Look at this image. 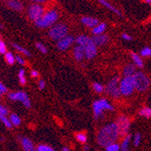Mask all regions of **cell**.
<instances>
[{
  "label": "cell",
  "instance_id": "cell-46",
  "mask_svg": "<svg viewBox=\"0 0 151 151\" xmlns=\"http://www.w3.org/2000/svg\"><path fill=\"white\" fill-rule=\"evenodd\" d=\"M144 2L148 4V5H151V0H144Z\"/></svg>",
  "mask_w": 151,
  "mask_h": 151
},
{
  "label": "cell",
  "instance_id": "cell-1",
  "mask_svg": "<svg viewBox=\"0 0 151 151\" xmlns=\"http://www.w3.org/2000/svg\"><path fill=\"white\" fill-rule=\"evenodd\" d=\"M119 137V131L116 122L109 123L100 129L97 135V142L100 146L106 147L115 143Z\"/></svg>",
  "mask_w": 151,
  "mask_h": 151
},
{
  "label": "cell",
  "instance_id": "cell-14",
  "mask_svg": "<svg viewBox=\"0 0 151 151\" xmlns=\"http://www.w3.org/2000/svg\"><path fill=\"white\" fill-rule=\"evenodd\" d=\"M73 56L77 62H81L83 61L86 56H85V52L84 49L80 45H76L73 48Z\"/></svg>",
  "mask_w": 151,
  "mask_h": 151
},
{
  "label": "cell",
  "instance_id": "cell-40",
  "mask_svg": "<svg viewBox=\"0 0 151 151\" xmlns=\"http://www.w3.org/2000/svg\"><path fill=\"white\" fill-rule=\"evenodd\" d=\"M16 62H17L19 64H21V65H24L25 64V61L22 58V57H20V56H18V55H17L16 56Z\"/></svg>",
  "mask_w": 151,
  "mask_h": 151
},
{
  "label": "cell",
  "instance_id": "cell-34",
  "mask_svg": "<svg viewBox=\"0 0 151 151\" xmlns=\"http://www.w3.org/2000/svg\"><path fill=\"white\" fill-rule=\"evenodd\" d=\"M36 151H54L51 147L46 146V145H40L38 146Z\"/></svg>",
  "mask_w": 151,
  "mask_h": 151
},
{
  "label": "cell",
  "instance_id": "cell-30",
  "mask_svg": "<svg viewBox=\"0 0 151 151\" xmlns=\"http://www.w3.org/2000/svg\"><path fill=\"white\" fill-rule=\"evenodd\" d=\"M106 151H120V145L118 143H112L105 147Z\"/></svg>",
  "mask_w": 151,
  "mask_h": 151
},
{
  "label": "cell",
  "instance_id": "cell-32",
  "mask_svg": "<svg viewBox=\"0 0 151 151\" xmlns=\"http://www.w3.org/2000/svg\"><path fill=\"white\" fill-rule=\"evenodd\" d=\"M140 56L142 57H149L151 56V48L144 47L140 50Z\"/></svg>",
  "mask_w": 151,
  "mask_h": 151
},
{
  "label": "cell",
  "instance_id": "cell-6",
  "mask_svg": "<svg viewBox=\"0 0 151 151\" xmlns=\"http://www.w3.org/2000/svg\"><path fill=\"white\" fill-rule=\"evenodd\" d=\"M134 82H135V88L139 92L146 91L150 86V80L149 78L141 72H137L136 74L133 76Z\"/></svg>",
  "mask_w": 151,
  "mask_h": 151
},
{
  "label": "cell",
  "instance_id": "cell-4",
  "mask_svg": "<svg viewBox=\"0 0 151 151\" xmlns=\"http://www.w3.org/2000/svg\"><path fill=\"white\" fill-rule=\"evenodd\" d=\"M92 109H93L94 119H98L103 115L105 111H111L114 109V108L106 99H101V100H98V101H95L93 102Z\"/></svg>",
  "mask_w": 151,
  "mask_h": 151
},
{
  "label": "cell",
  "instance_id": "cell-47",
  "mask_svg": "<svg viewBox=\"0 0 151 151\" xmlns=\"http://www.w3.org/2000/svg\"><path fill=\"white\" fill-rule=\"evenodd\" d=\"M0 27H1V29H3V27H4V25H3V24H0Z\"/></svg>",
  "mask_w": 151,
  "mask_h": 151
},
{
  "label": "cell",
  "instance_id": "cell-13",
  "mask_svg": "<svg viewBox=\"0 0 151 151\" xmlns=\"http://www.w3.org/2000/svg\"><path fill=\"white\" fill-rule=\"evenodd\" d=\"M91 38H92L93 43L96 45L97 47L98 46H103V45H107L109 41V37L105 34L99 35H93Z\"/></svg>",
  "mask_w": 151,
  "mask_h": 151
},
{
  "label": "cell",
  "instance_id": "cell-25",
  "mask_svg": "<svg viewBox=\"0 0 151 151\" xmlns=\"http://www.w3.org/2000/svg\"><path fill=\"white\" fill-rule=\"evenodd\" d=\"M75 138L77 139V141H79L81 144H85L87 142V135L84 132H79L75 135Z\"/></svg>",
  "mask_w": 151,
  "mask_h": 151
},
{
  "label": "cell",
  "instance_id": "cell-3",
  "mask_svg": "<svg viewBox=\"0 0 151 151\" xmlns=\"http://www.w3.org/2000/svg\"><path fill=\"white\" fill-rule=\"evenodd\" d=\"M59 18V14L56 10H50L41 17L39 20L35 22V26L38 28H47V27H52Z\"/></svg>",
  "mask_w": 151,
  "mask_h": 151
},
{
  "label": "cell",
  "instance_id": "cell-18",
  "mask_svg": "<svg viewBox=\"0 0 151 151\" xmlns=\"http://www.w3.org/2000/svg\"><path fill=\"white\" fill-rule=\"evenodd\" d=\"M6 5L9 8L15 11H17V12H21L24 9L23 4L20 1H18V0H7Z\"/></svg>",
  "mask_w": 151,
  "mask_h": 151
},
{
  "label": "cell",
  "instance_id": "cell-39",
  "mask_svg": "<svg viewBox=\"0 0 151 151\" xmlns=\"http://www.w3.org/2000/svg\"><path fill=\"white\" fill-rule=\"evenodd\" d=\"M7 91V89L6 87L2 83L1 81H0V94H4Z\"/></svg>",
  "mask_w": 151,
  "mask_h": 151
},
{
  "label": "cell",
  "instance_id": "cell-16",
  "mask_svg": "<svg viewBox=\"0 0 151 151\" xmlns=\"http://www.w3.org/2000/svg\"><path fill=\"white\" fill-rule=\"evenodd\" d=\"M137 73V67L135 64L129 63L123 68L122 74L124 77H133Z\"/></svg>",
  "mask_w": 151,
  "mask_h": 151
},
{
  "label": "cell",
  "instance_id": "cell-11",
  "mask_svg": "<svg viewBox=\"0 0 151 151\" xmlns=\"http://www.w3.org/2000/svg\"><path fill=\"white\" fill-rule=\"evenodd\" d=\"M8 97L11 101H21L26 108H31V101L27 94L24 91H17L9 93Z\"/></svg>",
  "mask_w": 151,
  "mask_h": 151
},
{
  "label": "cell",
  "instance_id": "cell-5",
  "mask_svg": "<svg viewBox=\"0 0 151 151\" xmlns=\"http://www.w3.org/2000/svg\"><path fill=\"white\" fill-rule=\"evenodd\" d=\"M68 33H69V29L65 24H56L51 27L48 35L52 40L58 42L61 39L67 36Z\"/></svg>",
  "mask_w": 151,
  "mask_h": 151
},
{
  "label": "cell",
  "instance_id": "cell-36",
  "mask_svg": "<svg viewBox=\"0 0 151 151\" xmlns=\"http://www.w3.org/2000/svg\"><path fill=\"white\" fill-rule=\"evenodd\" d=\"M0 53L1 54L6 53V46L4 43V41L1 38H0Z\"/></svg>",
  "mask_w": 151,
  "mask_h": 151
},
{
  "label": "cell",
  "instance_id": "cell-38",
  "mask_svg": "<svg viewBox=\"0 0 151 151\" xmlns=\"http://www.w3.org/2000/svg\"><path fill=\"white\" fill-rule=\"evenodd\" d=\"M121 38L123 40H125V41H131L132 40V36L129 35V34H126V33H123L121 35Z\"/></svg>",
  "mask_w": 151,
  "mask_h": 151
},
{
  "label": "cell",
  "instance_id": "cell-24",
  "mask_svg": "<svg viewBox=\"0 0 151 151\" xmlns=\"http://www.w3.org/2000/svg\"><path fill=\"white\" fill-rule=\"evenodd\" d=\"M139 115L140 117H144L147 119L151 118V108L149 107H144L139 111Z\"/></svg>",
  "mask_w": 151,
  "mask_h": 151
},
{
  "label": "cell",
  "instance_id": "cell-2",
  "mask_svg": "<svg viewBox=\"0 0 151 151\" xmlns=\"http://www.w3.org/2000/svg\"><path fill=\"white\" fill-rule=\"evenodd\" d=\"M75 43L77 45L81 46L84 49L86 59L91 60L97 54V46L93 43L92 38L85 35H80L75 38Z\"/></svg>",
  "mask_w": 151,
  "mask_h": 151
},
{
  "label": "cell",
  "instance_id": "cell-22",
  "mask_svg": "<svg viewBox=\"0 0 151 151\" xmlns=\"http://www.w3.org/2000/svg\"><path fill=\"white\" fill-rule=\"evenodd\" d=\"M130 140H131V136H130V135L128 134L126 137H124V139H122V142H121V144H120V151L129 149Z\"/></svg>",
  "mask_w": 151,
  "mask_h": 151
},
{
  "label": "cell",
  "instance_id": "cell-23",
  "mask_svg": "<svg viewBox=\"0 0 151 151\" xmlns=\"http://www.w3.org/2000/svg\"><path fill=\"white\" fill-rule=\"evenodd\" d=\"M10 121L12 123V125L13 126H15V127H18L21 125V119L18 117V115H17L16 113H12L10 115Z\"/></svg>",
  "mask_w": 151,
  "mask_h": 151
},
{
  "label": "cell",
  "instance_id": "cell-43",
  "mask_svg": "<svg viewBox=\"0 0 151 151\" xmlns=\"http://www.w3.org/2000/svg\"><path fill=\"white\" fill-rule=\"evenodd\" d=\"M31 1H34L35 3H44V2L47 1V0H31Z\"/></svg>",
  "mask_w": 151,
  "mask_h": 151
},
{
  "label": "cell",
  "instance_id": "cell-17",
  "mask_svg": "<svg viewBox=\"0 0 151 151\" xmlns=\"http://www.w3.org/2000/svg\"><path fill=\"white\" fill-rule=\"evenodd\" d=\"M21 144L24 151H36L33 141L28 138H25V137L24 138H22Z\"/></svg>",
  "mask_w": 151,
  "mask_h": 151
},
{
  "label": "cell",
  "instance_id": "cell-26",
  "mask_svg": "<svg viewBox=\"0 0 151 151\" xmlns=\"http://www.w3.org/2000/svg\"><path fill=\"white\" fill-rule=\"evenodd\" d=\"M92 89L96 93H102L105 91V87L101 83H99V82H93Z\"/></svg>",
  "mask_w": 151,
  "mask_h": 151
},
{
  "label": "cell",
  "instance_id": "cell-7",
  "mask_svg": "<svg viewBox=\"0 0 151 151\" xmlns=\"http://www.w3.org/2000/svg\"><path fill=\"white\" fill-rule=\"evenodd\" d=\"M119 87L122 96L128 97V96L132 95L134 93V91L136 90L133 77H123L122 79H120Z\"/></svg>",
  "mask_w": 151,
  "mask_h": 151
},
{
  "label": "cell",
  "instance_id": "cell-48",
  "mask_svg": "<svg viewBox=\"0 0 151 151\" xmlns=\"http://www.w3.org/2000/svg\"><path fill=\"white\" fill-rule=\"evenodd\" d=\"M123 151H129V149H127V150H123Z\"/></svg>",
  "mask_w": 151,
  "mask_h": 151
},
{
  "label": "cell",
  "instance_id": "cell-29",
  "mask_svg": "<svg viewBox=\"0 0 151 151\" xmlns=\"http://www.w3.org/2000/svg\"><path fill=\"white\" fill-rule=\"evenodd\" d=\"M0 121H1L7 129H12L13 125H12V123H11L10 119H7L6 116H5V115H0Z\"/></svg>",
  "mask_w": 151,
  "mask_h": 151
},
{
  "label": "cell",
  "instance_id": "cell-10",
  "mask_svg": "<svg viewBox=\"0 0 151 151\" xmlns=\"http://www.w3.org/2000/svg\"><path fill=\"white\" fill-rule=\"evenodd\" d=\"M27 14L32 21L36 22L45 15V8L39 4H33L27 10Z\"/></svg>",
  "mask_w": 151,
  "mask_h": 151
},
{
  "label": "cell",
  "instance_id": "cell-15",
  "mask_svg": "<svg viewBox=\"0 0 151 151\" xmlns=\"http://www.w3.org/2000/svg\"><path fill=\"white\" fill-rule=\"evenodd\" d=\"M81 22L82 23V24H84L87 27H90V28H94V27L100 23L97 18H94V17H81Z\"/></svg>",
  "mask_w": 151,
  "mask_h": 151
},
{
  "label": "cell",
  "instance_id": "cell-19",
  "mask_svg": "<svg viewBox=\"0 0 151 151\" xmlns=\"http://www.w3.org/2000/svg\"><path fill=\"white\" fill-rule=\"evenodd\" d=\"M98 1H99L102 6H104L106 8H108L109 10H111V12H113L114 14H116L117 16H119V17H122V14L120 13V11H119V9H117L113 5H111L109 2H108L107 0H98Z\"/></svg>",
  "mask_w": 151,
  "mask_h": 151
},
{
  "label": "cell",
  "instance_id": "cell-33",
  "mask_svg": "<svg viewBox=\"0 0 151 151\" xmlns=\"http://www.w3.org/2000/svg\"><path fill=\"white\" fill-rule=\"evenodd\" d=\"M141 142V135L139 133H136L133 137V144L135 147H139Z\"/></svg>",
  "mask_w": 151,
  "mask_h": 151
},
{
  "label": "cell",
  "instance_id": "cell-8",
  "mask_svg": "<svg viewBox=\"0 0 151 151\" xmlns=\"http://www.w3.org/2000/svg\"><path fill=\"white\" fill-rule=\"evenodd\" d=\"M119 81H120V78L119 76H115L109 81L105 87V91L113 99H119L121 96L120 90L119 87Z\"/></svg>",
  "mask_w": 151,
  "mask_h": 151
},
{
  "label": "cell",
  "instance_id": "cell-31",
  "mask_svg": "<svg viewBox=\"0 0 151 151\" xmlns=\"http://www.w3.org/2000/svg\"><path fill=\"white\" fill-rule=\"evenodd\" d=\"M18 79H19V82L22 85H25L26 84V78H25V74H24V70L21 69L18 73Z\"/></svg>",
  "mask_w": 151,
  "mask_h": 151
},
{
  "label": "cell",
  "instance_id": "cell-41",
  "mask_svg": "<svg viewBox=\"0 0 151 151\" xmlns=\"http://www.w3.org/2000/svg\"><path fill=\"white\" fill-rule=\"evenodd\" d=\"M45 88V81L44 80H41L39 81V89L40 90H44Z\"/></svg>",
  "mask_w": 151,
  "mask_h": 151
},
{
  "label": "cell",
  "instance_id": "cell-42",
  "mask_svg": "<svg viewBox=\"0 0 151 151\" xmlns=\"http://www.w3.org/2000/svg\"><path fill=\"white\" fill-rule=\"evenodd\" d=\"M31 76H32L33 78H37V77L39 76V73H38V72H37V71L33 70V71L31 72Z\"/></svg>",
  "mask_w": 151,
  "mask_h": 151
},
{
  "label": "cell",
  "instance_id": "cell-45",
  "mask_svg": "<svg viewBox=\"0 0 151 151\" xmlns=\"http://www.w3.org/2000/svg\"><path fill=\"white\" fill-rule=\"evenodd\" d=\"M62 151H70V148L67 147H63Z\"/></svg>",
  "mask_w": 151,
  "mask_h": 151
},
{
  "label": "cell",
  "instance_id": "cell-27",
  "mask_svg": "<svg viewBox=\"0 0 151 151\" xmlns=\"http://www.w3.org/2000/svg\"><path fill=\"white\" fill-rule=\"evenodd\" d=\"M12 45H13V47L15 48L16 50H17L18 52H21L23 54H24V55H26V56H31V52L28 50H26L25 48L18 45L17 44H12Z\"/></svg>",
  "mask_w": 151,
  "mask_h": 151
},
{
  "label": "cell",
  "instance_id": "cell-20",
  "mask_svg": "<svg viewBox=\"0 0 151 151\" xmlns=\"http://www.w3.org/2000/svg\"><path fill=\"white\" fill-rule=\"evenodd\" d=\"M106 28H107V24L105 23H99L94 28H92L91 32L94 35H99L104 34V32L106 31Z\"/></svg>",
  "mask_w": 151,
  "mask_h": 151
},
{
  "label": "cell",
  "instance_id": "cell-37",
  "mask_svg": "<svg viewBox=\"0 0 151 151\" xmlns=\"http://www.w3.org/2000/svg\"><path fill=\"white\" fill-rule=\"evenodd\" d=\"M7 114H8V109L6 107H4L3 105L0 104V115H5V116H6Z\"/></svg>",
  "mask_w": 151,
  "mask_h": 151
},
{
  "label": "cell",
  "instance_id": "cell-35",
  "mask_svg": "<svg viewBox=\"0 0 151 151\" xmlns=\"http://www.w3.org/2000/svg\"><path fill=\"white\" fill-rule=\"evenodd\" d=\"M35 47H36L41 52H43V53H46V52H47V48H46L43 44H41V43H36V44H35Z\"/></svg>",
  "mask_w": 151,
  "mask_h": 151
},
{
  "label": "cell",
  "instance_id": "cell-21",
  "mask_svg": "<svg viewBox=\"0 0 151 151\" xmlns=\"http://www.w3.org/2000/svg\"><path fill=\"white\" fill-rule=\"evenodd\" d=\"M130 55H131L132 61H133L134 64L136 65V67H139V68L144 67V63H143V60L141 59L140 55H139V54H137L135 52H131Z\"/></svg>",
  "mask_w": 151,
  "mask_h": 151
},
{
  "label": "cell",
  "instance_id": "cell-12",
  "mask_svg": "<svg viewBox=\"0 0 151 151\" xmlns=\"http://www.w3.org/2000/svg\"><path fill=\"white\" fill-rule=\"evenodd\" d=\"M73 43H75V38L72 35H68L64 38L58 41L56 43V47L60 51H65L68 48H70L73 45Z\"/></svg>",
  "mask_w": 151,
  "mask_h": 151
},
{
  "label": "cell",
  "instance_id": "cell-44",
  "mask_svg": "<svg viewBox=\"0 0 151 151\" xmlns=\"http://www.w3.org/2000/svg\"><path fill=\"white\" fill-rule=\"evenodd\" d=\"M90 150V146L89 145H84V147H83V151H89Z\"/></svg>",
  "mask_w": 151,
  "mask_h": 151
},
{
  "label": "cell",
  "instance_id": "cell-9",
  "mask_svg": "<svg viewBox=\"0 0 151 151\" xmlns=\"http://www.w3.org/2000/svg\"><path fill=\"white\" fill-rule=\"evenodd\" d=\"M117 125H118V129L119 131V136L122 137H126L129 133V130L130 129V119L124 115H121L118 118L117 121Z\"/></svg>",
  "mask_w": 151,
  "mask_h": 151
},
{
  "label": "cell",
  "instance_id": "cell-28",
  "mask_svg": "<svg viewBox=\"0 0 151 151\" xmlns=\"http://www.w3.org/2000/svg\"><path fill=\"white\" fill-rule=\"evenodd\" d=\"M5 60L8 64L12 65L16 63V56H14V54L12 52H6L5 54Z\"/></svg>",
  "mask_w": 151,
  "mask_h": 151
}]
</instances>
